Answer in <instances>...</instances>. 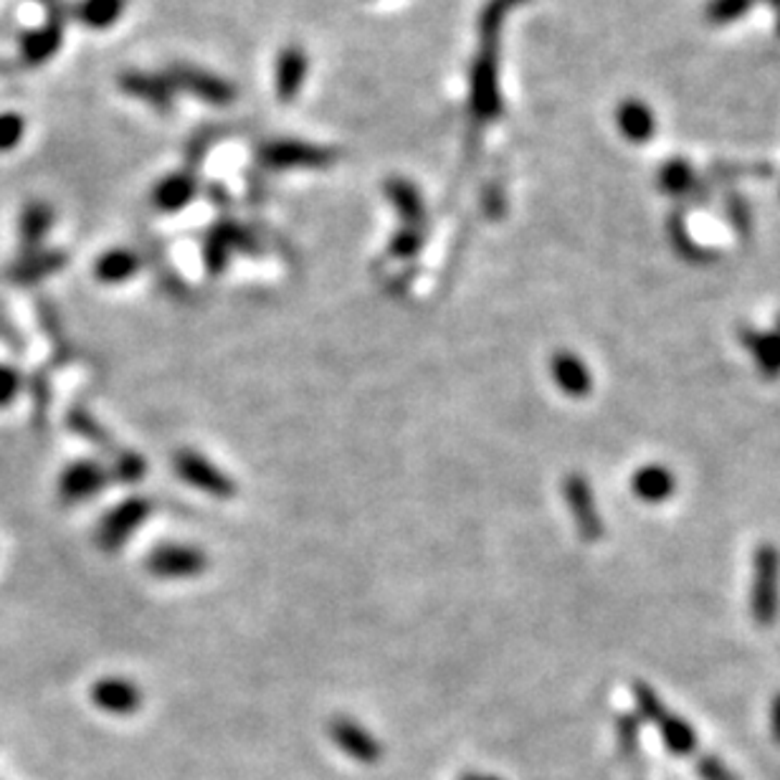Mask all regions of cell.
<instances>
[{"label": "cell", "instance_id": "6da1fadb", "mask_svg": "<svg viewBox=\"0 0 780 780\" xmlns=\"http://www.w3.org/2000/svg\"><path fill=\"white\" fill-rule=\"evenodd\" d=\"M525 0H489L479 15V51L471 61L469 110L477 125L494 122L502 114L500 91V38L507 15Z\"/></svg>", "mask_w": 780, "mask_h": 780}, {"label": "cell", "instance_id": "7a4b0ae2", "mask_svg": "<svg viewBox=\"0 0 780 780\" xmlns=\"http://www.w3.org/2000/svg\"><path fill=\"white\" fill-rule=\"evenodd\" d=\"M751 616L760 629L776 626L780 616V550L773 542H760L753 553Z\"/></svg>", "mask_w": 780, "mask_h": 780}, {"label": "cell", "instance_id": "3957f363", "mask_svg": "<svg viewBox=\"0 0 780 780\" xmlns=\"http://www.w3.org/2000/svg\"><path fill=\"white\" fill-rule=\"evenodd\" d=\"M38 3L43 5L46 21L41 26L21 34V68H36L51 61L59 53L66 36V21L72 15V8L66 5V0H38Z\"/></svg>", "mask_w": 780, "mask_h": 780}, {"label": "cell", "instance_id": "277c9868", "mask_svg": "<svg viewBox=\"0 0 780 780\" xmlns=\"http://www.w3.org/2000/svg\"><path fill=\"white\" fill-rule=\"evenodd\" d=\"M144 565H148L150 576L160 580H188L198 578L209 568V557L201 548L171 542V545H158L152 550Z\"/></svg>", "mask_w": 780, "mask_h": 780}, {"label": "cell", "instance_id": "5b68a950", "mask_svg": "<svg viewBox=\"0 0 780 780\" xmlns=\"http://www.w3.org/2000/svg\"><path fill=\"white\" fill-rule=\"evenodd\" d=\"M338 152L302 140H274L259 148V160L272 171H294V167H327Z\"/></svg>", "mask_w": 780, "mask_h": 780}, {"label": "cell", "instance_id": "8992f818", "mask_svg": "<svg viewBox=\"0 0 780 780\" xmlns=\"http://www.w3.org/2000/svg\"><path fill=\"white\" fill-rule=\"evenodd\" d=\"M175 471H178V477L188 481L190 487L209 492L211 496H218V500H231V496H236V481L193 449L178 451V456H175Z\"/></svg>", "mask_w": 780, "mask_h": 780}, {"label": "cell", "instance_id": "52a82bcc", "mask_svg": "<svg viewBox=\"0 0 780 780\" xmlns=\"http://www.w3.org/2000/svg\"><path fill=\"white\" fill-rule=\"evenodd\" d=\"M150 502L142 496H129L119 502L112 512H106L102 523L97 527V542L102 550H119L133 538V532L140 527L150 515Z\"/></svg>", "mask_w": 780, "mask_h": 780}, {"label": "cell", "instance_id": "ba28073f", "mask_svg": "<svg viewBox=\"0 0 780 780\" xmlns=\"http://www.w3.org/2000/svg\"><path fill=\"white\" fill-rule=\"evenodd\" d=\"M167 79L175 87V91H188L201 102L226 106L236 99V87L231 81H226L224 76L203 72V68L190 66V64H178L167 72Z\"/></svg>", "mask_w": 780, "mask_h": 780}, {"label": "cell", "instance_id": "9c48e42d", "mask_svg": "<svg viewBox=\"0 0 780 780\" xmlns=\"http://www.w3.org/2000/svg\"><path fill=\"white\" fill-rule=\"evenodd\" d=\"M563 494L573 512V519H576L580 538L588 542H599L603 538V519L588 479L580 477V474H568L563 485Z\"/></svg>", "mask_w": 780, "mask_h": 780}, {"label": "cell", "instance_id": "30bf717a", "mask_svg": "<svg viewBox=\"0 0 780 780\" xmlns=\"http://www.w3.org/2000/svg\"><path fill=\"white\" fill-rule=\"evenodd\" d=\"M327 730H330L332 743L338 745L348 758L365 763V766H373V763L383 758V745H380L378 738L365 730L361 722L348 720V717H335Z\"/></svg>", "mask_w": 780, "mask_h": 780}, {"label": "cell", "instance_id": "8fae6325", "mask_svg": "<svg viewBox=\"0 0 780 780\" xmlns=\"http://www.w3.org/2000/svg\"><path fill=\"white\" fill-rule=\"evenodd\" d=\"M119 89L125 91V95L150 104L152 110L160 114H167L173 110L175 87L171 84V79H167V74H150V72L129 68V72L119 74Z\"/></svg>", "mask_w": 780, "mask_h": 780}, {"label": "cell", "instance_id": "7c38bea8", "mask_svg": "<svg viewBox=\"0 0 780 780\" xmlns=\"http://www.w3.org/2000/svg\"><path fill=\"white\" fill-rule=\"evenodd\" d=\"M110 479L104 466L97 462H76L64 469L59 479V496L61 502L66 504H79L84 500H91V496L102 492V487Z\"/></svg>", "mask_w": 780, "mask_h": 780}, {"label": "cell", "instance_id": "4fadbf2b", "mask_svg": "<svg viewBox=\"0 0 780 780\" xmlns=\"http://www.w3.org/2000/svg\"><path fill=\"white\" fill-rule=\"evenodd\" d=\"M91 702L110 715H133L142 707L140 687L122 677H104L91 687Z\"/></svg>", "mask_w": 780, "mask_h": 780}, {"label": "cell", "instance_id": "5bb4252c", "mask_svg": "<svg viewBox=\"0 0 780 780\" xmlns=\"http://www.w3.org/2000/svg\"><path fill=\"white\" fill-rule=\"evenodd\" d=\"M68 264V256L64 254V251L59 249H38V251H30V254H21L15 262L11 264V269H8V279L13 281V285H38V281H43L46 277H53V274L64 269V266Z\"/></svg>", "mask_w": 780, "mask_h": 780}, {"label": "cell", "instance_id": "9a60e30c", "mask_svg": "<svg viewBox=\"0 0 780 780\" xmlns=\"http://www.w3.org/2000/svg\"><path fill=\"white\" fill-rule=\"evenodd\" d=\"M550 376H553L555 386L570 398H586L593 390V376L588 365L580 361L570 350H557L550 357Z\"/></svg>", "mask_w": 780, "mask_h": 780}, {"label": "cell", "instance_id": "2e32d148", "mask_svg": "<svg viewBox=\"0 0 780 780\" xmlns=\"http://www.w3.org/2000/svg\"><path fill=\"white\" fill-rule=\"evenodd\" d=\"M631 492L646 504H662L677 492V477L664 464H644L631 474Z\"/></svg>", "mask_w": 780, "mask_h": 780}, {"label": "cell", "instance_id": "e0dca14e", "mask_svg": "<svg viewBox=\"0 0 780 780\" xmlns=\"http://www.w3.org/2000/svg\"><path fill=\"white\" fill-rule=\"evenodd\" d=\"M247 247H251V234L243 231V228L228 224L211 228L209 239H205L203 247L205 266H209L211 274H221V269H224L228 262V256H231V251Z\"/></svg>", "mask_w": 780, "mask_h": 780}, {"label": "cell", "instance_id": "ac0fdd59", "mask_svg": "<svg viewBox=\"0 0 780 780\" xmlns=\"http://www.w3.org/2000/svg\"><path fill=\"white\" fill-rule=\"evenodd\" d=\"M196 190L198 183L193 173L180 171L165 175V178L155 186V190H152V205H155L160 213H178L193 201Z\"/></svg>", "mask_w": 780, "mask_h": 780}, {"label": "cell", "instance_id": "d6986e66", "mask_svg": "<svg viewBox=\"0 0 780 780\" xmlns=\"http://www.w3.org/2000/svg\"><path fill=\"white\" fill-rule=\"evenodd\" d=\"M310 59L302 46H285V51L277 59V97L281 102H292L300 95L304 76H307Z\"/></svg>", "mask_w": 780, "mask_h": 780}, {"label": "cell", "instance_id": "ffe728a7", "mask_svg": "<svg viewBox=\"0 0 780 780\" xmlns=\"http://www.w3.org/2000/svg\"><path fill=\"white\" fill-rule=\"evenodd\" d=\"M53 226V209L43 201H30L26 209L21 211L18 218V241L21 254H30V251L41 249Z\"/></svg>", "mask_w": 780, "mask_h": 780}, {"label": "cell", "instance_id": "44dd1931", "mask_svg": "<svg viewBox=\"0 0 780 780\" xmlns=\"http://www.w3.org/2000/svg\"><path fill=\"white\" fill-rule=\"evenodd\" d=\"M616 122L621 135L629 142H646L652 140L656 133V117L652 106L641 102V99H624V102L618 104Z\"/></svg>", "mask_w": 780, "mask_h": 780}, {"label": "cell", "instance_id": "7402d4cb", "mask_svg": "<svg viewBox=\"0 0 780 780\" xmlns=\"http://www.w3.org/2000/svg\"><path fill=\"white\" fill-rule=\"evenodd\" d=\"M743 345L751 350L755 365L768 380L780 378V332H755L745 330L740 332Z\"/></svg>", "mask_w": 780, "mask_h": 780}, {"label": "cell", "instance_id": "603a6c76", "mask_svg": "<svg viewBox=\"0 0 780 780\" xmlns=\"http://www.w3.org/2000/svg\"><path fill=\"white\" fill-rule=\"evenodd\" d=\"M140 272V256L129 249L104 251L95 264V277L102 285H122Z\"/></svg>", "mask_w": 780, "mask_h": 780}, {"label": "cell", "instance_id": "cb8c5ba5", "mask_svg": "<svg viewBox=\"0 0 780 780\" xmlns=\"http://www.w3.org/2000/svg\"><path fill=\"white\" fill-rule=\"evenodd\" d=\"M386 193H388V201L395 205V211L401 213V216L408 221L413 228H416L418 224H424L426 205H424V198H420L416 186H411L408 180L393 178V180H388Z\"/></svg>", "mask_w": 780, "mask_h": 780}, {"label": "cell", "instance_id": "d4e9b609", "mask_svg": "<svg viewBox=\"0 0 780 780\" xmlns=\"http://www.w3.org/2000/svg\"><path fill=\"white\" fill-rule=\"evenodd\" d=\"M125 8L127 0H81V3L74 8V15L87 28L104 30L122 18Z\"/></svg>", "mask_w": 780, "mask_h": 780}, {"label": "cell", "instance_id": "484cf974", "mask_svg": "<svg viewBox=\"0 0 780 780\" xmlns=\"http://www.w3.org/2000/svg\"><path fill=\"white\" fill-rule=\"evenodd\" d=\"M659 730H662V740H664V745H667L669 753L692 755L694 751H697V732H694L692 725L682 720L679 715L669 713L659 722Z\"/></svg>", "mask_w": 780, "mask_h": 780}, {"label": "cell", "instance_id": "4316f807", "mask_svg": "<svg viewBox=\"0 0 780 780\" xmlns=\"http://www.w3.org/2000/svg\"><path fill=\"white\" fill-rule=\"evenodd\" d=\"M659 186L667 196H684L694 188V171L682 158L669 160L659 173Z\"/></svg>", "mask_w": 780, "mask_h": 780}, {"label": "cell", "instance_id": "83f0119b", "mask_svg": "<svg viewBox=\"0 0 780 780\" xmlns=\"http://www.w3.org/2000/svg\"><path fill=\"white\" fill-rule=\"evenodd\" d=\"M755 0H709L705 8V18L713 26H728V23H735L743 18V15L751 11Z\"/></svg>", "mask_w": 780, "mask_h": 780}, {"label": "cell", "instance_id": "f1b7e54d", "mask_svg": "<svg viewBox=\"0 0 780 780\" xmlns=\"http://www.w3.org/2000/svg\"><path fill=\"white\" fill-rule=\"evenodd\" d=\"M633 700H637V707H639V715L644 717V720L659 725L664 717L669 715V709L664 707V702L659 694H656L652 687L644 684V682H637L633 684Z\"/></svg>", "mask_w": 780, "mask_h": 780}, {"label": "cell", "instance_id": "f546056e", "mask_svg": "<svg viewBox=\"0 0 780 780\" xmlns=\"http://www.w3.org/2000/svg\"><path fill=\"white\" fill-rule=\"evenodd\" d=\"M26 135V119L15 112L0 114V152H11Z\"/></svg>", "mask_w": 780, "mask_h": 780}, {"label": "cell", "instance_id": "4dcf8cb0", "mask_svg": "<svg viewBox=\"0 0 780 780\" xmlns=\"http://www.w3.org/2000/svg\"><path fill=\"white\" fill-rule=\"evenodd\" d=\"M671 241H675V249L679 254L692 259V262H705V259H709V254H705V249H700L697 243L692 241V236L687 234V228L682 226V221L679 218L671 224Z\"/></svg>", "mask_w": 780, "mask_h": 780}, {"label": "cell", "instance_id": "1f68e13d", "mask_svg": "<svg viewBox=\"0 0 780 780\" xmlns=\"http://www.w3.org/2000/svg\"><path fill=\"white\" fill-rule=\"evenodd\" d=\"M420 243H424V239H420V231L418 228H403L401 234L395 236L393 243H390V251H393V256H401V259H411L418 254Z\"/></svg>", "mask_w": 780, "mask_h": 780}, {"label": "cell", "instance_id": "d6a6232c", "mask_svg": "<svg viewBox=\"0 0 780 780\" xmlns=\"http://www.w3.org/2000/svg\"><path fill=\"white\" fill-rule=\"evenodd\" d=\"M21 390V376L11 365H0V408L11 405Z\"/></svg>", "mask_w": 780, "mask_h": 780}, {"label": "cell", "instance_id": "836d02e7", "mask_svg": "<svg viewBox=\"0 0 780 780\" xmlns=\"http://www.w3.org/2000/svg\"><path fill=\"white\" fill-rule=\"evenodd\" d=\"M618 745L624 753H633L639 745V717L624 715L618 720Z\"/></svg>", "mask_w": 780, "mask_h": 780}, {"label": "cell", "instance_id": "e575fe53", "mask_svg": "<svg viewBox=\"0 0 780 780\" xmlns=\"http://www.w3.org/2000/svg\"><path fill=\"white\" fill-rule=\"evenodd\" d=\"M697 770L702 780H738L717 755H702L697 760Z\"/></svg>", "mask_w": 780, "mask_h": 780}, {"label": "cell", "instance_id": "d590c367", "mask_svg": "<svg viewBox=\"0 0 780 780\" xmlns=\"http://www.w3.org/2000/svg\"><path fill=\"white\" fill-rule=\"evenodd\" d=\"M144 471V462L137 454H122L117 458V466H114V474L122 481H137Z\"/></svg>", "mask_w": 780, "mask_h": 780}, {"label": "cell", "instance_id": "8d00e7d4", "mask_svg": "<svg viewBox=\"0 0 780 780\" xmlns=\"http://www.w3.org/2000/svg\"><path fill=\"white\" fill-rule=\"evenodd\" d=\"M72 426H74L76 431H79L81 436H89L91 441H97V443H104V441H106L104 436H99L102 431H99V428H97L95 424H91V418L87 416V413H79V411H76V413H74V418H72Z\"/></svg>", "mask_w": 780, "mask_h": 780}, {"label": "cell", "instance_id": "74e56055", "mask_svg": "<svg viewBox=\"0 0 780 780\" xmlns=\"http://www.w3.org/2000/svg\"><path fill=\"white\" fill-rule=\"evenodd\" d=\"M770 735L780 745V692L770 700Z\"/></svg>", "mask_w": 780, "mask_h": 780}, {"label": "cell", "instance_id": "f35d334b", "mask_svg": "<svg viewBox=\"0 0 780 780\" xmlns=\"http://www.w3.org/2000/svg\"><path fill=\"white\" fill-rule=\"evenodd\" d=\"M462 780H502L496 776H485V773H466Z\"/></svg>", "mask_w": 780, "mask_h": 780}, {"label": "cell", "instance_id": "ab89813d", "mask_svg": "<svg viewBox=\"0 0 780 780\" xmlns=\"http://www.w3.org/2000/svg\"><path fill=\"white\" fill-rule=\"evenodd\" d=\"M778 332H780V319H778Z\"/></svg>", "mask_w": 780, "mask_h": 780}, {"label": "cell", "instance_id": "60d3db41", "mask_svg": "<svg viewBox=\"0 0 780 780\" xmlns=\"http://www.w3.org/2000/svg\"><path fill=\"white\" fill-rule=\"evenodd\" d=\"M778 34H780V21H778Z\"/></svg>", "mask_w": 780, "mask_h": 780}]
</instances>
